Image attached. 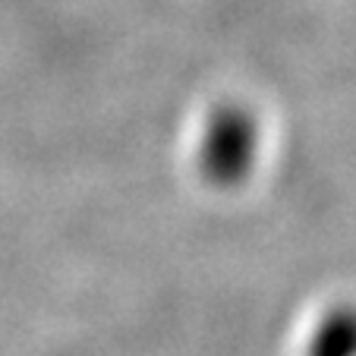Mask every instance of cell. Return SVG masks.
Masks as SVG:
<instances>
[{"label":"cell","instance_id":"6da1fadb","mask_svg":"<svg viewBox=\"0 0 356 356\" xmlns=\"http://www.w3.org/2000/svg\"><path fill=\"white\" fill-rule=\"evenodd\" d=\"M256 161V120L243 108L215 111L205 142H202V170L218 186H234L249 174Z\"/></svg>","mask_w":356,"mask_h":356},{"label":"cell","instance_id":"7a4b0ae2","mask_svg":"<svg viewBox=\"0 0 356 356\" xmlns=\"http://www.w3.org/2000/svg\"><path fill=\"white\" fill-rule=\"evenodd\" d=\"M312 356H356V312L334 309L316 334Z\"/></svg>","mask_w":356,"mask_h":356}]
</instances>
